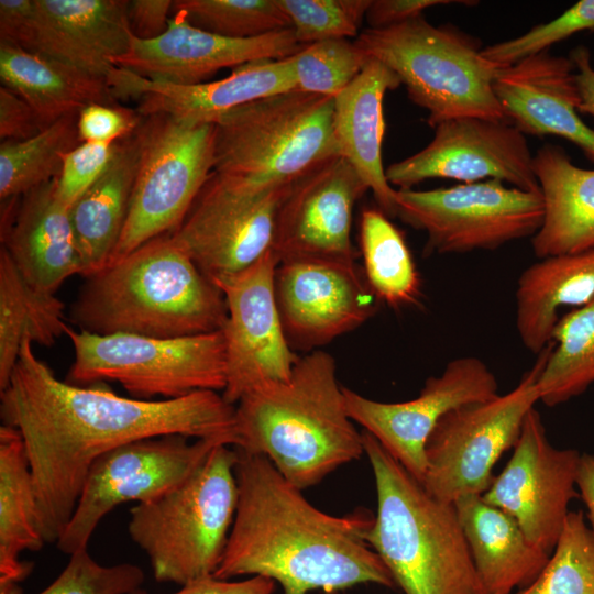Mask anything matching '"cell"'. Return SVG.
I'll return each instance as SVG.
<instances>
[{"mask_svg":"<svg viewBox=\"0 0 594 594\" xmlns=\"http://www.w3.org/2000/svg\"><path fill=\"white\" fill-rule=\"evenodd\" d=\"M419 152L385 168L391 186L411 189L430 178L463 184L497 179L526 191H540L526 135L508 121L479 117L446 120Z\"/></svg>","mask_w":594,"mask_h":594,"instance_id":"obj_16","label":"cell"},{"mask_svg":"<svg viewBox=\"0 0 594 594\" xmlns=\"http://www.w3.org/2000/svg\"><path fill=\"white\" fill-rule=\"evenodd\" d=\"M227 304L170 234L157 237L86 277L70 309L79 329L177 338L222 330Z\"/></svg>","mask_w":594,"mask_h":594,"instance_id":"obj_4","label":"cell"},{"mask_svg":"<svg viewBox=\"0 0 594 594\" xmlns=\"http://www.w3.org/2000/svg\"><path fill=\"white\" fill-rule=\"evenodd\" d=\"M450 3H476L452 0H371L365 19L371 29H385L422 15L431 7Z\"/></svg>","mask_w":594,"mask_h":594,"instance_id":"obj_46","label":"cell"},{"mask_svg":"<svg viewBox=\"0 0 594 594\" xmlns=\"http://www.w3.org/2000/svg\"><path fill=\"white\" fill-rule=\"evenodd\" d=\"M453 505L486 594H513L538 578L550 556L528 540L510 515L482 495L463 496Z\"/></svg>","mask_w":594,"mask_h":594,"instance_id":"obj_28","label":"cell"},{"mask_svg":"<svg viewBox=\"0 0 594 594\" xmlns=\"http://www.w3.org/2000/svg\"><path fill=\"white\" fill-rule=\"evenodd\" d=\"M74 349L66 382L92 385L117 382L144 400L184 397L198 391H221L227 356L221 330L177 338L128 333L96 334L67 324Z\"/></svg>","mask_w":594,"mask_h":594,"instance_id":"obj_9","label":"cell"},{"mask_svg":"<svg viewBox=\"0 0 594 594\" xmlns=\"http://www.w3.org/2000/svg\"><path fill=\"white\" fill-rule=\"evenodd\" d=\"M173 13L163 35L153 40L132 35L129 50L113 65L153 81L196 85L222 68L287 58L305 46L297 42L293 29L232 38L199 29L183 14Z\"/></svg>","mask_w":594,"mask_h":594,"instance_id":"obj_21","label":"cell"},{"mask_svg":"<svg viewBox=\"0 0 594 594\" xmlns=\"http://www.w3.org/2000/svg\"><path fill=\"white\" fill-rule=\"evenodd\" d=\"M45 128L34 109L10 88L0 87V139L23 141L37 135Z\"/></svg>","mask_w":594,"mask_h":594,"instance_id":"obj_45","label":"cell"},{"mask_svg":"<svg viewBox=\"0 0 594 594\" xmlns=\"http://www.w3.org/2000/svg\"><path fill=\"white\" fill-rule=\"evenodd\" d=\"M179 435L135 440L91 465L74 513L56 547L72 556L87 544L99 522L118 505L154 499L188 479L223 443ZM228 446V444H227Z\"/></svg>","mask_w":594,"mask_h":594,"instance_id":"obj_13","label":"cell"},{"mask_svg":"<svg viewBox=\"0 0 594 594\" xmlns=\"http://www.w3.org/2000/svg\"><path fill=\"white\" fill-rule=\"evenodd\" d=\"M594 31V0H581L556 19L534 26L522 35L482 48L481 53L492 64L503 67L543 52L569 36Z\"/></svg>","mask_w":594,"mask_h":594,"instance_id":"obj_41","label":"cell"},{"mask_svg":"<svg viewBox=\"0 0 594 594\" xmlns=\"http://www.w3.org/2000/svg\"><path fill=\"white\" fill-rule=\"evenodd\" d=\"M377 509L369 546L404 594H486L453 504L431 496L381 443L363 431Z\"/></svg>","mask_w":594,"mask_h":594,"instance_id":"obj_5","label":"cell"},{"mask_svg":"<svg viewBox=\"0 0 594 594\" xmlns=\"http://www.w3.org/2000/svg\"><path fill=\"white\" fill-rule=\"evenodd\" d=\"M369 190L342 156L332 157L295 180L283 201L273 250L279 263L295 260L355 262L353 209Z\"/></svg>","mask_w":594,"mask_h":594,"instance_id":"obj_20","label":"cell"},{"mask_svg":"<svg viewBox=\"0 0 594 594\" xmlns=\"http://www.w3.org/2000/svg\"><path fill=\"white\" fill-rule=\"evenodd\" d=\"M355 43L367 58L396 74L409 99L428 112L431 128L461 117L507 121L493 90L498 66L482 56L469 35L420 15L385 29L367 28Z\"/></svg>","mask_w":594,"mask_h":594,"instance_id":"obj_8","label":"cell"},{"mask_svg":"<svg viewBox=\"0 0 594 594\" xmlns=\"http://www.w3.org/2000/svg\"><path fill=\"white\" fill-rule=\"evenodd\" d=\"M110 85L120 101L139 99L136 110L143 117L167 114L191 124H215L235 108L294 90L295 79L287 57L251 62L224 78L196 85L153 81L118 67Z\"/></svg>","mask_w":594,"mask_h":594,"instance_id":"obj_22","label":"cell"},{"mask_svg":"<svg viewBox=\"0 0 594 594\" xmlns=\"http://www.w3.org/2000/svg\"><path fill=\"white\" fill-rule=\"evenodd\" d=\"M543 220L531 238L536 257L594 249V169L578 167L566 152L544 144L534 155Z\"/></svg>","mask_w":594,"mask_h":594,"instance_id":"obj_27","label":"cell"},{"mask_svg":"<svg viewBox=\"0 0 594 594\" xmlns=\"http://www.w3.org/2000/svg\"><path fill=\"white\" fill-rule=\"evenodd\" d=\"M397 217L427 233L426 254L495 250L534 237L543 220L540 191L497 179L430 190L397 189Z\"/></svg>","mask_w":594,"mask_h":594,"instance_id":"obj_12","label":"cell"},{"mask_svg":"<svg viewBox=\"0 0 594 594\" xmlns=\"http://www.w3.org/2000/svg\"><path fill=\"white\" fill-rule=\"evenodd\" d=\"M113 144L81 142L63 156L56 177L59 199L70 208L106 169L113 154Z\"/></svg>","mask_w":594,"mask_h":594,"instance_id":"obj_43","label":"cell"},{"mask_svg":"<svg viewBox=\"0 0 594 594\" xmlns=\"http://www.w3.org/2000/svg\"><path fill=\"white\" fill-rule=\"evenodd\" d=\"M276 582L261 575L242 581L218 579L215 575L191 581L173 594H274ZM130 594H150L142 587Z\"/></svg>","mask_w":594,"mask_h":594,"instance_id":"obj_47","label":"cell"},{"mask_svg":"<svg viewBox=\"0 0 594 594\" xmlns=\"http://www.w3.org/2000/svg\"><path fill=\"white\" fill-rule=\"evenodd\" d=\"M360 248L366 282L378 301L392 308L418 302L420 278L402 232L380 208H364Z\"/></svg>","mask_w":594,"mask_h":594,"instance_id":"obj_34","label":"cell"},{"mask_svg":"<svg viewBox=\"0 0 594 594\" xmlns=\"http://www.w3.org/2000/svg\"><path fill=\"white\" fill-rule=\"evenodd\" d=\"M174 1L132 0L129 1V22L132 34L141 40H153L163 35L168 28L169 13Z\"/></svg>","mask_w":594,"mask_h":594,"instance_id":"obj_48","label":"cell"},{"mask_svg":"<svg viewBox=\"0 0 594 594\" xmlns=\"http://www.w3.org/2000/svg\"><path fill=\"white\" fill-rule=\"evenodd\" d=\"M278 264L271 249L248 268L217 284L228 311L221 330L227 356L222 396L233 406L257 385L289 380L299 359L287 340L277 308Z\"/></svg>","mask_w":594,"mask_h":594,"instance_id":"obj_15","label":"cell"},{"mask_svg":"<svg viewBox=\"0 0 594 594\" xmlns=\"http://www.w3.org/2000/svg\"><path fill=\"white\" fill-rule=\"evenodd\" d=\"M576 487L579 495L587 508L591 529L594 532V454H581Z\"/></svg>","mask_w":594,"mask_h":594,"instance_id":"obj_51","label":"cell"},{"mask_svg":"<svg viewBox=\"0 0 594 594\" xmlns=\"http://www.w3.org/2000/svg\"><path fill=\"white\" fill-rule=\"evenodd\" d=\"M32 345L24 339L0 392V415L22 437L45 543L57 542L92 463L110 450L167 435L239 444L235 406L218 392L144 400L120 396L102 383L74 385L58 380Z\"/></svg>","mask_w":594,"mask_h":594,"instance_id":"obj_1","label":"cell"},{"mask_svg":"<svg viewBox=\"0 0 594 594\" xmlns=\"http://www.w3.org/2000/svg\"><path fill=\"white\" fill-rule=\"evenodd\" d=\"M128 8L127 0H35L23 48L110 81L133 35Z\"/></svg>","mask_w":594,"mask_h":594,"instance_id":"obj_24","label":"cell"},{"mask_svg":"<svg viewBox=\"0 0 594 594\" xmlns=\"http://www.w3.org/2000/svg\"><path fill=\"white\" fill-rule=\"evenodd\" d=\"M0 78L34 109L45 129L91 103L120 105L108 79L4 43H0Z\"/></svg>","mask_w":594,"mask_h":594,"instance_id":"obj_31","label":"cell"},{"mask_svg":"<svg viewBox=\"0 0 594 594\" xmlns=\"http://www.w3.org/2000/svg\"><path fill=\"white\" fill-rule=\"evenodd\" d=\"M173 12L199 29L232 38L292 29L277 0H176Z\"/></svg>","mask_w":594,"mask_h":594,"instance_id":"obj_38","label":"cell"},{"mask_svg":"<svg viewBox=\"0 0 594 594\" xmlns=\"http://www.w3.org/2000/svg\"><path fill=\"white\" fill-rule=\"evenodd\" d=\"M78 113L61 118L33 138L1 142V200L20 197L58 176L64 154L81 143Z\"/></svg>","mask_w":594,"mask_h":594,"instance_id":"obj_36","label":"cell"},{"mask_svg":"<svg viewBox=\"0 0 594 594\" xmlns=\"http://www.w3.org/2000/svg\"><path fill=\"white\" fill-rule=\"evenodd\" d=\"M143 570L133 563L101 565L87 549L70 556L57 579L38 594H130L144 582Z\"/></svg>","mask_w":594,"mask_h":594,"instance_id":"obj_42","label":"cell"},{"mask_svg":"<svg viewBox=\"0 0 594 594\" xmlns=\"http://www.w3.org/2000/svg\"><path fill=\"white\" fill-rule=\"evenodd\" d=\"M35 493L20 432L0 427V582L19 583L32 571L19 556L45 543L35 521Z\"/></svg>","mask_w":594,"mask_h":594,"instance_id":"obj_32","label":"cell"},{"mask_svg":"<svg viewBox=\"0 0 594 594\" xmlns=\"http://www.w3.org/2000/svg\"><path fill=\"white\" fill-rule=\"evenodd\" d=\"M139 131L141 153L130 208L109 263L173 233L213 172L215 124L151 114L142 118Z\"/></svg>","mask_w":594,"mask_h":594,"instance_id":"obj_10","label":"cell"},{"mask_svg":"<svg viewBox=\"0 0 594 594\" xmlns=\"http://www.w3.org/2000/svg\"><path fill=\"white\" fill-rule=\"evenodd\" d=\"M367 59L350 38L315 42L288 57L296 90L330 98L349 86Z\"/></svg>","mask_w":594,"mask_h":594,"instance_id":"obj_39","label":"cell"},{"mask_svg":"<svg viewBox=\"0 0 594 594\" xmlns=\"http://www.w3.org/2000/svg\"><path fill=\"white\" fill-rule=\"evenodd\" d=\"M235 421L237 449L264 455L301 491L364 453L336 361L321 350L299 358L289 380L245 393L235 405Z\"/></svg>","mask_w":594,"mask_h":594,"instance_id":"obj_3","label":"cell"},{"mask_svg":"<svg viewBox=\"0 0 594 594\" xmlns=\"http://www.w3.org/2000/svg\"><path fill=\"white\" fill-rule=\"evenodd\" d=\"M2 201L1 246L32 287L55 295L67 278L82 276L70 208L57 195L56 178Z\"/></svg>","mask_w":594,"mask_h":594,"instance_id":"obj_25","label":"cell"},{"mask_svg":"<svg viewBox=\"0 0 594 594\" xmlns=\"http://www.w3.org/2000/svg\"><path fill=\"white\" fill-rule=\"evenodd\" d=\"M65 305L32 287L0 250V392L9 384L24 339L50 346L65 334Z\"/></svg>","mask_w":594,"mask_h":594,"instance_id":"obj_33","label":"cell"},{"mask_svg":"<svg viewBox=\"0 0 594 594\" xmlns=\"http://www.w3.org/2000/svg\"><path fill=\"white\" fill-rule=\"evenodd\" d=\"M515 594H594V532L582 510L569 512L546 566Z\"/></svg>","mask_w":594,"mask_h":594,"instance_id":"obj_37","label":"cell"},{"mask_svg":"<svg viewBox=\"0 0 594 594\" xmlns=\"http://www.w3.org/2000/svg\"><path fill=\"white\" fill-rule=\"evenodd\" d=\"M574 66L575 81L580 96L578 112L586 113L594 119V67L590 50L578 46L570 53Z\"/></svg>","mask_w":594,"mask_h":594,"instance_id":"obj_50","label":"cell"},{"mask_svg":"<svg viewBox=\"0 0 594 594\" xmlns=\"http://www.w3.org/2000/svg\"><path fill=\"white\" fill-rule=\"evenodd\" d=\"M553 342L510 392L465 404L441 417L426 443L422 485L435 498L454 504L483 495L494 481L493 468L514 448L529 411L539 402L537 381Z\"/></svg>","mask_w":594,"mask_h":594,"instance_id":"obj_11","label":"cell"},{"mask_svg":"<svg viewBox=\"0 0 594 594\" xmlns=\"http://www.w3.org/2000/svg\"><path fill=\"white\" fill-rule=\"evenodd\" d=\"M333 102L294 89L221 116L215 123L213 172L253 188H271L341 156Z\"/></svg>","mask_w":594,"mask_h":594,"instance_id":"obj_7","label":"cell"},{"mask_svg":"<svg viewBox=\"0 0 594 594\" xmlns=\"http://www.w3.org/2000/svg\"><path fill=\"white\" fill-rule=\"evenodd\" d=\"M290 21L297 42L308 45L360 34L371 0H277Z\"/></svg>","mask_w":594,"mask_h":594,"instance_id":"obj_40","label":"cell"},{"mask_svg":"<svg viewBox=\"0 0 594 594\" xmlns=\"http://www.w3.org/2000/svg\"><path fill=\"white\" fill-rule=\"evenodd\" d=\"M594 297V249L539 258L519 276L515 322L527 350L539 354L550 342L559 309Z\"/></svg>","mask_w":594,"mask_h":594,"instance_id":"obj_30","label":"cell"},{"mask_svg":"<svg viewBox=\"0 0 594 594\" xmlns=\"http://www.w3.org/2000/svg\"><path fill=\"white\" fill-rule=\"evenodd\" d=\"M294 183L253 188L212 172L170 237L217 286L273 248L277 215Z\"/></svg>","mask_w":594,"mask_h":594,"instance_id":"obj_14","label":"cell"},{"mask_svg":"<svg viewBox=\"0 0 594 594\" xmlns=\"http://www.w3.org/2000/svg\"><path fill=\"white\" fill-rule=\"evenodd\" d=\"M399 78L383 63L369 58L361 73L333 99V128L340 154L360 175L388 217H397L396 189L382 161L385 134L383 100Z\"/></svg>","mask_w":594,"mask_h":594,"instance_id":"obj_26","label":"cell"},{"mask_svg":"<svg viewBox=\"0 0 594 594\" xmlns=\"http://www.w3.org/2000/svg\"><path fill=\"white\" fill-rule=\"evenodd\" d=\"M237 450L238 506L216 578L261 575L278 583L283 594L341 592L369 583L396 586L364 538L372 513H323L267 458Z\"/></svg>","mask_w":594,"mask_h":594,"instance_id":"obj_2","label":"cell"},{"mask_svg":"<svg viewBox=\"0 0 594 594\" xmlns=\"http://www.w3.org/2000/svg\"><path fill=\"white\" fill-rule=\"evenodd\" d=\"M323 594H344L342 592H331V593H323Z\"/></svg>","mask_w":594,"mask_h":594,"instance_id":"obj_52","label":"cell"},{"mask_svg":"<svg viewBox=\"0 0 594 594\" xmlns=\"http://www.w3.org/2000/svg\"><path fill=\"white\" fill-rule=\"evenodd\" d=\"M142 118L138 110L122 105L91 103L78 113V136L80 142L113 144L132 134Z\"/></svg>","mask_w":594,"mask_h":594,"instance_id":"obj_44","label":"cell"},{"mask_svg":"<svg viewBox=\"0 0 594 594\" xmlns=\"http://www.w3.org/2000/svg\"><path fill=\"white\" fill-rule=\"evenodd\" d=\"M506 466L482 497L510 515L528 540L551 556L569 504L580 496L576 475L581 454L552 447L535 408L527 415Z\"/></svg>","mask_w":594,"mask_h":594,"instance_id":"obj_17","label":"cell"},{"mask_svg":"<svg viewBox=\"0 0 594 594\" xmlns=\"http://www.w3.org/2000/svg\"><path fill=\"white\" fill-rule=\"evenodd\" d=\"M551 341L537 381L539 402L548 407L583 394L594 383V297L560 317Z\"/></svg>","mask_w":594,"mask_h":594,"instance_id":"obj_35","label":"cell"},{"mask_svg":"<svg viewBox=\"0 0 594 594\" xmlns=\"http://www.w3.org/2000/svg\"><path fill=\"white\" fill-rule=\"evenodd\" d=\"M351 419L372 435L417 481L426 474V443L442 416L459 406L498 395L495 375L475 356L450 361L430 376L419 395L400 403H383L343 387Z\"/></svg>","mask_w":594,"mask_h":594,"instance_id":"obj_18","label":"cell"},{"mask_svg":"<svg viewBox=\"0 0 594 594\" xmlns=\"http://www.w3.org/2000/svg\"><path fill=\"white\" fill-rule=\"evenodd\" d=\"M275 296L293 349L324 345L361 327L377 309V299L355 262H280Z\"/></svg>","mask_w":594,"mask_h":594,"instance_id":"obj_19","label":"cell"},{"mask_svg":"<svg viewBox=\"0 0 594 594\" xmlns=\"http://www.w3.org/2000/svg\"><path fill=\"white\" fill-rule=\"evenodd\" d=\"M493 90L507 121L521 133L563 138L594 162V129L578 114L580 96L570 57L543 51L498 67Z\"/></svg>","mask_w":594,"mask_h":594,"instance_id":"obj_23","label":"cell"},{"mask_svg":"<svg viewBox=\"0 0 594 594\" xmlns=\"http://www.w3.org/2000/svg\"><path fill=\"white\" fill-rule=\"evenodd\" d=\"M140 153L138 128L114 143L103 173L69 209L85 278L107 266L112 257L127 221Z\"/></svg>","mask_w":594,"mask_h":594,"instance_id":"obj_29","label":"cell"},{"mask_svg":"<svg viewBox=\"0 0 594 594\" xmlns=\"http://www.w3.org/2000/svg\"><path fill=\"white\" fill-rule=\"evenodd\" d=\"M35 0L0 1V43L23 48L28 40Z\"/></svg>","mask_w":594,"mask_h":594,"instance_id":"obj_49","label":"cell"},{"mask_svg":"<svg viewBox=\"0 0 594 594\" xmlns=\"http://www.w3.org/2000/svg\"><path fill=\"white\" fill-rule=\"evenodd\" d=\"M238 459L234 447L220 444L179 485L131 509L129 535L157 582L182 586L215 574L237 512Z\"/></svg>","mask_w":594,"mask_h":594,"instance_id":"obj_6","label":"cell"}]
</instances>
